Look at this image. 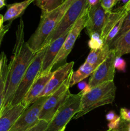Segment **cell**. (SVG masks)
I'll list each match as a JSON object with an SVG mask.
<instances>
[{
  "mask_svg": "<svg viewBox=\"0 0 130 131\" xmlns=\"http://www.w3.org/2000/svg\"><path fill=\"white\" fill-rule=\"evenodd\" d=\"M35 55V52L24 41V24L22 19H20L16 30V40L12 57L8 63L5 101L1 115L10 107L15 92Z\"/></svg>",
  "mask_w": 130,
  "mask_h": 131,
  "instance_id": "1",
  "label": "cell"
},
{
  "mask_svg": "<svg viewBox=\"0 0 130 131\" xmlns=\"http://www.w3.org/2000/svg\"><path fill=\"white\" fill-rule=\"evenodd\" d=\"M73 1V0H64L62 5L55 10L48 13H42L38 28L26 42L33 52L36 53L44 47L45 41L55 30L61 18Z\"/></svg>",
  "mask_w": 130,
  "mask_h": 131,
  "instance_id": "2",
  "label": "cell"
},
{
  "mask_svg": "<svg viewBox=\"0 0 130 131\" xmlns=\"http://www.w3.org/2000/svg\"><path fill=\"white\" fill-rule=\"evenodd\" d=\"M115 93L116 86L113 81L107 82L91 88L87 93L82 95L80 110L73 118L77 119L97 107L112 104Z\"/></svg>",
  "mask_w": 130,
  "mask_h": 131,
  "instance_id": "3",
  "label": "cell"
},
{
  "mask_svg": "<svg viewBox=\"0 0 130 131\" xmlns=\"http://www.w3.org/2000/svg\"><path fill=\"white\" fill-rule=\"evenodd\" d=\"M47 47V46H45L36 53L35 57L27 69L15 92L10 107L22 103L31 86L39 76Z\"/></svg>",
  "mask_w": 130,
  "mask_h": 131,
  "instance_id": "4",
  "label": "cell"
},
{
  "mask_svg": "<svg viewBox=\"0 0 130 131\" xmlns=\"http://www.w3.org/2000/svg\"><path fill=\"white\" fill-rule=\"evenodd\" d=\"M82 93L70 94L48 123L45 131H60L79 111Z\"/></svg>",
  "mask_w": 130,
  "mask_h": 131,
  "instance_id": "5",
  "label": "cell"
},
{
  "mask_svg": "<svg viewBox=\"0 0 130 131\" xmlns=\"http://www.w3.org/2000/svg\"><path fill=\"white\" fill-rule=\"evenodd\" d=\"M88 5V0H75L64 14L55 30L45 41V46L70 30Z\"/></svg>",
  "mask_w": 130,
  "mask_h": 131,
  "instance_id": "6",
  "label": "cell"
},
{
  "mask_svg": "<svg viewBox=\"0 0 130 131\" xmlns=\"http://www.w3.org/2000/svg\"><path fill=\"white\" fill-rule=\"evenodd\" d=\"M70 77L71 75L56 92L48 97L40 111V120H43L50 122L66 98L71 94L69 91V88H70Z\"/></svg>",
  "mask_w": 130,
  "mask_h": 131,
  "instance_id": "7",
  "label": "cell"
},
{
  "mask_svg": "<svg viewBox=\"0 0 130 131\" xmlns=\"http://www.w3.org/2000/svg\"><path fill=\"white\" fill-rule=\"evenodd\" d=\"M88 12H89V6L87 5L81 16L79 18L77 21L73 26L72 28L69 32L59 52L52 63V69L56 65L61 63L62 62H63L64 60H66V58L71 52L76 39L80 35L83 29L85 28V24H86L88 19Z\"/></svg>",
  "mask_w": 130,
  "mask_h": 131,
  "instance_id": "8",
  "label": "cell"
},
{
  "mask_svg": "<svg viewBox=\"0 0 130 131\" xmlns=\"http://www.w3.org/2000/svg\"><path fill=\"white\" fill-rule=\"evenodd\" d=\"M48 97H40L24 110L9 131H26L38 124L39 115Z\"/></svg>",
  "mask_w": 130,
  "mask_h": 131,
  "instance_id": "9",
  "label": "cell"
},
{
  "mask_svg": "<svg viewBox=\"0 0 130 131\" xmlns=\"http://www.w3.org/2000/svg\"><path fill=\"white\" fill-rule=\"evenodd\" d=\"M115 58L114 51L111 49V52L108 57L90 75L87 84L90 89L107 82L113 81L115 72L114 66Z\"/></svg>",
  "mask_w": 130,
  "mask_h": 131,
  "instance_id": "10",
  "label": "cell"
},
{
  "mask_svg": "<svg viewBox=\"0 0 130 131\" xmlns=\"http://www.w3.org/2000/svg\"><path fill=\"white\" fill-rule=\"evenodd\" d=\"M74 62L67 63L62 66L57 68L54 71L52 78L48 82L43 92L40 95V97H49L54 92H56L66 79L72 73Z\"/></svg>",
  "mask_w": 130,
  "mask_h": 131,
  "instance_id": "11",
  "label": "cell"
},
{
  "mask_svg": "<svg viewBox=\"0 0 130 131\" xmlns=\"http://www.w3.org/2000/svg\"><path fill=\"white\" fill-rule=\"evenodd\" d=\"M107 12L101 6L99 1L93 6H89L88 19L85 24V31L89 36L94 33L101 35L105 22Z\"/></svg>",
  "mask_w": 130,
  "mask_h": 131,
  "instance_id": "12",
  "label": "cell"
},
{
  "mask_svg": "<svg viewBox=\"0 0 130 131\" xmlns=\"http://www.w3.org/2000/svg\"><path fill=\"white\" fill-rule=\"evenodd\" d=\"M70 30L68 31L61 37H59L54 41L50 42L47 46V49H46L44 57H43L42 70L40 73L39 76L52 72V63L59 52Z\"/></svg>",
  "mask_w": 130,
  "mask_h": 131,
  "instance_id": "13",
  "label": "cell"
},
{
  "mask_svg": "<svg viewBox=\"0 0 130 131\" xmlns=\"http://www.w3.org/2000/svg\"><path fill=\"white\" fill-rule=\"evenodd\" d=\"M53 72H50L38 77L29 89L24 99L22 102L23 104L25 105L26 107H28L40 98V95L42 94L47 84L52 78Z\"/></svg>",
  "mask_w": 130,
  "mask_h": 131,
  "instance_id": "14",
  "label": "cell"
},
{
  "mask_svg": "<svg viewBox=\"0 0 130 131\" xmlns=\"http://www.w3.org/2000/svg\"><path fill=\"white\" fill-rule=\"evenodd\" d=\"M26 107L22 103L11 106L0 116V131H9Z\"/></svg>",
  "mask_w": 130,
  "mask_h": 131,
  "instance_id": "15",
  "label": "cell"
},
{
  "mask_svg": "<svg viewBox=\"0 0 130 131\" xmlns=\"http://www.w3.org/2000/svg\"><path fill=\"white\" fill-rule=\"evenodd\" d=\"M127 12L126 11L124 7L121 6L119 8L115 11L107 12V17H106L105 22L102 28L101 33V37L103 41L105 40L106 37L109 33L112 28L114 26L115 24L121 19L123 16L127 14Z\"/></svg>",
  "mask_w": 130,
  "mask_h": 131,
  "instance_id": "16",
  "label": "cell"
},
{
  "mask_svg": "<svg viewBox=\"0 0 130 131\" xmlns=\"http://www.w3.org/2000/svg\"><path fill=\"white\" fill-rule=\"evenodd\" d=\"M35 0H24L22 2L15 3L8 6L7 10L3 15V21L13 20L19 17L28 7L31 3Z\"/></svg>",
  "mask_w": 130,
  "mask_h": 131,
  "instance_id": "17",
  "label": "cell"
},
{
  "mask_svg": "<svg viewBox=\"0 0 130 131\" xmlns=\"http://www.w3.org/2000/svg\"><path fill=\"white\" fill-rule=\"evenodd\" d=\"M110 52L111 49L109 46L104 43V46L102 48L97 50H91L87 57L85 62L98 67L106 60Z\"/></svg>",
  "mask_w": 130,
  "mask_h": 131,
  "instance_id": "18",
  "label": "cell"
},
{
  "mask_svg": "<svg viewBox=\"0 0 130 131\" xmlns=\"http://www.w3.org/2000/svg\"><path fill=\"white\" fill-rule=\"evenodd\" d=\"M97 67L84 62L76 71H73L70 77V87L80 83L84 79L91 75Z\"/></svg>",
  "mask_w": 130,
  "mask_h": 131,
  "instance_id": "19",
  "label": "cell"
},
{
  "mask_svg": "<svg viewBox=\"0 0 130 131\" xmlns=\"http://www.w3.org/2000/svg\"><path fill=\"white\" fill-rule=\"evenodd\" d=\"M112 49L114 51L116 57L130 54V29L119 38Z\"/></svg>",
  "mask_w": 130,
  "mask_h": 131,
  "instance_id": "20",
  "label": "cell"
},
{
  "mask_svg": "<svg viewBox=\"0 0 130 131\" xmlns=\"http://www.w3.org/2000/svg\"><path fill=\"white\" fill-rule=\"evenodd\" d=\"M8 71V59L6 54H5L3 59L1 72L0 74V115L3 107L4 101L5 97V88H6V81L7 79V74Z\"/></svg>",
  "mask_w": 130,
  "mask_h": 131,
  "instance_id": "21",
  "label": "cell"
},
{
  "mask_svg": "<svg viewBox=\"0 0 130 131\" xmlns=\"http://www.w3.org/2000/svg\"><path fill=\"white\" fill-rule=\"evenodd\" d=\"M64 0H35L36 5L42 10V13H48L61 6Z\"/></svg>",
  "mask_w": 130,
  "mask_h": 131,
  "instance_id": "22",
  "label": "cell"
},
{
  "mask_svg": "<svg viewBox=\"0 0 130 131\" xmlns=\"http://www.w3.org/2000/svg\"><path fill=\"white\" fill-rule=\"evenodd\" d=\"M90 40L88 42V46L90 50H97L101 49L104 46V41L101 37L100 35L94 33L89 36Z\"/></svg>",
  "mask_w": 130,
  "mask_h": 131,
  "instance_id": "23",
  "label": "cell"
},
{
  "mask_svg": "<svg viewBox=\"0 0 130 131\" xmlns=\"http://www.w3.org/2000/svg\"><path fill=\"white\" fill-rule=\"evenodd\" d=\"M129 29H130V12H129L128 14H127V15H126V17H125L124 20V23L123 24H122V28H121L119 33H118L117 37L115 38V39L113 40V42H112V43H111L110 46V49L113 48L115 43L116 42L119 40V38H121V37H122V36H123L126 32L128 31Z\"/></svg>",
  "mask_w": 130,
  "mask_h": 131,
  "instance_id": "24",
  "label": "cell"
},
{
  "mask_svg": "<svg viewBox=\"0 0 130 131\" xmlns=\"http://www.w3.org/2000/svg\"><path fill=\"white\" fill-rule=\"evenodd\" d=\"M117 2V0H99V3L107 12L112 11V9Z\"/></svg>",
  "mask_w": 130,
  "mask_h": 131,
  "instance_id": "25",
  "label": "cell"
},
{
  "mask_svg": "<svg viewBox=\"0 0 130 131\" xmlns=\"http://www.w3.org/2000/svg\"><path fill=\"white\" fill-rule=\"evenodd\" d=\"M48 123L49 122L45 120H40L38 124L26 131H45L48 125Z\"/></svg>",
  "mask_w": 130,
  "mask_h": 131,
  "instance_id": "26",
  "label": "cell"
},
{
  "mask_svg": "<svg viewBox=\"0 0 130 131\" xmlns=\"http://www.w3.org/2000/svg\"><path fill=\"white\" fill-rule=\"evenodd\" d=\"M115 69H117L119 71L125 72L126 68V63L124 59L121 57H116L114 63Z\"/></svg>",
  "mask_w": 130,
  "mask_h": 131,
  "instance_id": "27",
  "label": "cell"
},
{
  "mask_svg": "<svg viewBox=\"0 0 130 131\" xmlns=\"http://www.w3.org/2000/svg\"><path fill=\"white\" fill-rule=\"evenodd\" d=\"M121 118L122 120L130 122V110L126 108H121L120 110Z\"/></svg>",
  "mask_w": 130,
  "mask_h": 131,
  "instance_id": "28",
  "label": "cell"
},
{
  "mask_svg": "<svg viewBox=\"0 0 130 131\" xmlns=\"http://www.w3.org/2000/svg\"><path fill=\"white\" fill-rule=\"evenodd\" d=\"M121 122V116H117L114 120L112 122H110L109 124H108V129H118L120 124Z\"/></svg>",
  "mask_w": 130,
  "mask_h": 131,
  "instance_id": "29",
  "label": "cell"
},
{
  "mask_svg": "<svg viewBox=\"0 0 130 131\" xmlns=\"http://www.w3.org/2000/svg\"><path fill=\"white\" fill-rule=\"evenodd\" d=\"M10 25H11V23L10 24H7V25L3 26V28L0 29V46H1V43H2V41L3 40L4 37L6 35V33L8 31L9 29H10Z\"/></svg>",
  "mask_w": 130,
  "mask_h": 131,
  "instance_id": "30",
  "label": "cell"
},
{
  "mask_svg": "<svg viewBox=\"0 0 130 131\" xmlns=\"http://www.w3.org/2000/svg\"><path fill=\"white\" fill-rule=\"evenodd\" d=\"M117 116H117L113 111H110V112L108 113L106 115V118H107V120H108V121L112 122L113 121V120H114Z\"/></svg>",
  "mask_w": 130,
  "mask_h": 131,
  "instance_id": "31",
  "label": "cell"
},
{
  "mask_svg": "<svg viewBox=\"0 0 130 131\" xmlns=\"http://www.w3.org/2000/svg\"><path fill=\"white\" fill-rule=\"evenodd\" d=\"M5 53L4 52H2L1 53V54H0V74H1L3 64V59H4V56H5Z\"/></svg>",
  "mask_w": 130,
  "mask_h": 131,
  "instance_id": "32",
  "label": "cell"
},
{
  "mask_svg": "<svg viewBox=\"0 0 130 131\" xmlns=\"http://www.w3.org/2000/svg\"><path fill=\"white\" fill-rule=\"evenodd\" d=\"M99 0H88V6H93L99 3Z\"/></svg>",
  "mask_w": 130,
  "mask_h": 131,
  "instance_id": "33",
  "label": "cell"
},
{
  "mask_svg": "<svg viewBox=\"0 0 130 131\" xmlns=\"http://www.w3.org/2000/svg\"><path fill=\"white\" fill-rule=\"evenodd\" d=\"M124 7L126 12H127L128 13L130 12V0H129L128 2L124 5Z\"/></svg>",
  "mask_w": 130,
  "mask_h": 131,
  "instance_id": "34",
  "label": "cell"
},
{
  "mask_svg": "<svg viewBox=\"0 0 130 131\" xmlns=\"http://www.w3.org/2000/svg\"><path fill=\"white\" fill-rule=\"evenodd\" d=\"M3 15H1V14H0V29H1V28H3Z\"/></svg>",
  "mask_w": 130,
  "mask_h": 131,
  "instance_id": "35",
  "label": "cell"
},
{
  "mask_svg": "<svg viewBox=\"0 0 130 131\" xmlns=\"http://www.w3.org/2000/svg\"><path fill=\"white\" fill-rule=\"evenodd\" d=\"M6 5L5 3V0H0V9L5 6Z\"/></svg>",
  "mask_w": 130,
  "mask_h": 131,
  "instance_id": "36",
  "label": "cell"
},
{
  "mask_svg": "<svg viewBox=\"0 0 130 131\" xmlns=\"http://www.w3.org/2000/svg\"><path fill=\"white\" fill-rule=\"evenodd\" d=\"M107 131H123V130H121L119 128H118V129H108V130Z\"/></svg>",
  "mask_w": 130,
  "mask_h": 131,
  "instance_id": "37",
  "label": "cell"
},
{
  "mask_svg": "<svg viewBox=\"0 0 130 131\" xmlns=\"http://www.w3.org/2000/svg\"><path fill=\"white\" fill-rule=\"evenodd\" d=\"M117 1H121L122 3H124V5H125V4L127 3L128 2L129 0H117Z\"/></svg>",
  "mask_w": 130,
  "mask_h": 131,
  "instance_id": "38",
  "label": "cell"
},
{
  "mask_svg": "<svg viewBox=\"0 0 130 131\" xmlns=\"http://www.w3.org/2000/svg\"><path fill=\"white\" fill-rule=\"evenodd\" d=\"M127 131H130V122H129V125H127Z\"/></svg>",
  "mask_w": 130,
  "mask_h": 131,
  "instance_id": "39",
  "label": "cell"
},
{
  "mask_svg": "<svg viewBox=\"0 0 130 131\" xmlns=\"http://www.w3.org/2000/svg\"><path fill=\"white\" fill-rule=\"evenodd\" d=\"M65 128H66V127L63 128V129H61V130H60V131H65Z\"/></svg>",
  "mask_w": 130,
  "mask_h": 131,
  "instance_id": "40",
  "label": "cell"
},
{
  "mask_svg": "<svg viewBox=\"0 0 130 131\" xmlns=\"http://www.w3.org/2000/svg\"><path fill=\"white\" fill-rule=\"evenodd\" d=\"M73 1H75V0H73Z\"/></svg>",
  "mask_w": 130,
  "mask_h": 131,
  "instance_id": "41",
  "label": "cell"
}]
</instances>
